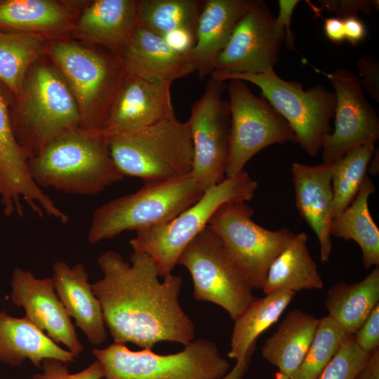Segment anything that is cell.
Segmentation results:
<instances>
[{
    "label": "cell",
    "instance_id": "cell-47",
    "mask_svg": "<svg viewBox=\"0 0 379 379\" xmlns=\"http://www.w3.org/2000/svg\"><path fill=\"white\" fill-rule=\"evenodd\" d=\"M274 379H290L288 376L281 372H277L274 375Z\"/></svg>",
    "mask_w": 379,
    "mask_h": 379
},
{
    "label": "cell",
    "instance_id": "cell-34",
    "mask_svg": "<svg viewBox=\"0 0 379 379\" xmlns=\"http://www.w3.org/2000/svg\"><path fill=\"white\" fill-rule=\"evenodd\" d=\"M348 335L328 315L319 319L309 350L290 379H317Z\"/></svg>",
    "mask_w": 379,
    "mask_h": 379
},
{
    "label": "cell",
    "instance_id": "cell-25",
    "mask_svg": "<svg viewBox=\"0 0 379 379\" xmlns=\"http://www.w3.org/2000/svg\"><path fill=\"white\" fill-rule=\"evenodd\" d=\"M319 321V319L300 310L291 311L265 340L262 357L291 378L309 350Z\"/></svg>",
    "mask_w": 379,
    "mask_h": 379
},
{
    "label": "cell",
    "instance_id": "cell-40",
    "mask_svg": "<svg viewBox=\"0 0 379 379\" xmlns=\"http://www.w3.org/2000/svg\"><path fill=\"white\" fill-rule=\"evenodd\" d=\"M279 13L274 18V25L277 31L285 37L288 48L294 49V34L291 29L292 15L296 6L299 4L298 0H279Z\"/></svg>",
    "mask_w": 379,
    "mask_h": 379
},
{
    "label": "cell",
    "instance_id": "cell-11",
    "mask_svg": "<svg viewBox=\"0 0 379 379\" xmlns=\"http://www.w3.org/2000/svg\"><path fill=\"white\" fill-rule=\"evenodd\" d=\"M177 264L186 267L194 298L223 308L235 320L256 299L220 238L207 225L185 248Z\"/></svg>",
    "mask_w": 379,
    "mask_h": 379
},
{
    "label": "cell",
    "instance_id": "cell-5",
    "mask_svg": "<svg viewBox=\"0 0 379 379\" xmlns=\"http://www.w3.org/2000/svg\"><path fill=\"white\" fill-rule=\"evenodd\" d=\"M258 186L244 170L226 178L171 221L136 232L130 241L133 252L148 255L160 277L171 274L182 251L208 225L215 211L225 203L251 200Z\"/></svg>",
    "mask_w": 379,
    "mask_h": 379
},
{
    "label": "cell",
    "instance_id": "cell-38",
    "mask_svg": "<svg viewBox=\"0 0 379 379\" xmlns=\"http://www.w3.org/2000/svg\"><path fill=\"white\" fill-rule=\"evenodd\" d=\"M352 335L358 347L366 354L379 348V304Z\"/></svg>",
    "mask_w": 379,
    "mask_h": 379
},
{
    "label": "cell",
    "instance_id": "cell-44",
    "mask_svg": "<svg viewBox=\"0 0 379 379\" xmlns=\"http://www.w3.org/2000/svg\"><path fill=\"white\" fill-rule=\"evenodd\" d=\"M354 379H379V348L371 353Z\"/></svg>",
    "mask_w": 379,
    "mask_h": 379
},
{
    "label": "cell",
    "instance_id": "cell-27",
    "mask_svg": "<svg viewBox=\"0 0 379 379\" xmlns=\"http://www.w3.org/2000/svg\"><path fill=\"white\" fill-rule=\"evenodd\" d=\"M375 190L372 180L366 175L354 199L332 219L330 227L331 236L357 243L366 270L379 265V230L370 213L368 203Z\"/></svg>",
    "mask_w": 379,
    "mask_h": 379
},
{
    "label": "cell",
    "instance_id": "cell-18",
    "mask_svg": "<svg viewBox=\"0 0 379 379\" xmlns=\"http://www.w3.org/2000/svg\"><path fill=\"white\" fill-rule=\"evenodd\" d=\"M171 84L126 74L109 110L100 134H116L175 118Z\"/></svg>",
    "mask_w": 379,
    "mask_h": 379
},
{
    "label": "cell",
    "instance_id": "cell-7",
    "mask_svg": "<svg viewBox=\"0 0 379 379\" xmlns=\"http://www.w3.org/2000/svg\"><path fill=\"white\" fill-rule=\"evenodd\" d=\"M51 53L79 107L82 129L100 133L112 103L127 73L120 56L106 55L72 42L60 41Z\"/></svg>",
    "mask_w": 379,
    "mask_h": 379
},
{
    "label": "cell",
    "instance_id": "cell-31",
    "mask_svg": "<svg viewBox=\"0 0 379 379\" xmlns=\"http://www.w3.org/2000/svg\"><path fill=\"white\" fill-rule=\"evenodd\" d=\"M204 4L203 0L138 1L139 26L160 36L178 29L196 32Z\"/></svg>",
    "mask_w": 379,
    "mask_h": 379
},
{
    "label": "cell",
    "instance_id": "cell-46",
    "mask_svg": "<svg viewBox=\"0 0 379 379\" xmlns=\"http://www.w3.org/2000/svg\"><path fill=\"white\" fill-rule=\"evenodd\" d=\"M373 157L371 158V160L368 164L369 171L373 175H376L378 173V149H375L373 153Z\"/></svg>",
    "mask_w": 379,
    "mask_h": 379
},
{
    "label": "cell",
    "instance_id": "cell-29",
    "mask_svg": "<svg viewBox=\"0 0 379 379\" xmlns=\"http://www.w3.org/2000/svg\"><path fill=\"white\" fill-rule=\"evenodd\" d=\"M295 294L281 291L256 298L234 320L228 357L237 361L252 357L257 338L279 319Z\"/></svg>",
    "mask_w": 379,
    "mask_h": 379
},
{
    "label": "cell",
    "instance_id": "cell-26",
    "mask_svg": "<svg viewBox=\"0 0 379 379\" xmlns=\"http://www.w3.org/2000/svg\"><path fill=\"white\" fill-rule=\"evenodd\" d=\"M308 237L305 232L295 234L293 239L269 267L262 288L267 295L289 291L321 289L322 278L317 265L307 246Z\"/></svg>",
    "mask_w": 379,
    "mask_h": 379
},
{
    "label": "cell",
    "instance_id": "cell-42",
    "mask_svg": "<svg viewBox=\"0 0 379 379\" xmlns=\"http://www.w3.org/2000/svg\"><path fill=\"white\" fill-rule=\"evenodd\" d=\"M343 20L345 39L356 46L365 38L366 26L357 17H349Z\"/></svg>",
    "mask_w": 379,
    "mask_h": 379
},
{
    "label": "cell",
    "instance_id": "cell-45",
    "mask_svg": "<svg viewBox=\"0 0 379 379\" xmlns=\"http://www.w3.org/2000/svg\"><path fill=\"white\" fill-rule=\"evenodd\" d=\"M252 357L243 361H237L234 366L220 379H242L249 366Z\"/></svg>",
    "mask_w": 379,
    "mask_h": 379
},
{
    "label": "cell",
    "instance_id": "cell-12",
    "mask_svg": "<svg viewBox=\"0 0 379 379\" xmlns=\"http://www.w3.org/2000/svg\"><path fill=\"white\" fill-rule=\"evenodd\" d=\"M227 84L231 128L226 178L237 175L258 152L274 144L297 142L286 120L264 97H258L246 81Z\"/></svg>",
    "mask_w": 379,
    "mask_h": 379
},
{
    "label": "cell",
    "instance_id": "cell-36",
    "mask_svg": "<svg viewBox=\"0 0 379 379\" xmlns=\"http://www.w3.org/2000/svg\"><path fill=\"white\" fill-rule=\"evenodd\" d=\"M42 373H34L30 379H102L104 368L98 360L94 361L84 370L71 373L67 364L55 359H46L41 363Z\"/></svg>",
    "mask_w": 379,
    "mask_h": 379
},
{
    "label": "cell",
    "instance_id": "cell-19",
    "mask_svg": "<svg viewBox=\"0 0 379 379\" xmlns=\"http://www.w3.org/2000/svg\"><path fill=\"white\" fill-rule=\"evenodd\" d=\"M291 174L296 207L318 238L321 261L327 262L332 251L333 163L306 165L293 162Z\"/></svg>",
    "mask_w": 379,
    "mask_h": 379
},
{
    "label": "cell",
    "instance_id": "cell-24",
    "mask_svg": "<svg viewBox=\"0 0 379 379\" xmlns=\"http://www.w3.org/2000/svg\"><path fill=\"white\" fill-rule=\"evenodd\" d=\"M138 27V1L97 0L84 9L77 30L119 54Z\"/></svg>",
    "mask_w": 379,
    "mask_h": 379
},
{
    "label": "cell",
    "instance_id": "cell-20",
    "mask_svg": "<svg viewBox=\"0 0 379 379\" xmlns=\"http://www.w3.org/2000/svg\"><path fill=\"white\" fill-rule=\"evenodd\" d=\"M128 74L172 84L194 72L185 54L173 51L162 36L138 27L118 54Z\"/></svg>",
    "mask_w": 379,
    "mask_h": 379
},
{
    "label": "cell",
    "instance_id": "cell-43",
    "mask_svg": "<svg viewBox=\"0 0 379 379\" xmlns=\"http://www.w3.org/2000/svg\"><path fill=\"white\" fill-rule=\"evenodd\" d=\"M324 29L326 36L335 44H340L345 39L343 19L337 17L325 18Z\"/></svg>",
    "mask_w": 379,
    "mask_h": 379
},
{
    "label": "cell",
    "instance_id": "cell-32",
    "mask_svg": "<svg viewBox=\"0 0 379 379\" xmlns=\"http://www.w3.org/2000/svg\"><path fill=\"white\" fill-rule=\"evenodd\" d=\"M44 41L34 33L0 32V81L21 96L27 69L42 53Z\"/></svg>",
    "mask_w": 379,
    "mask_h": 379
},
{
    "label": "cell",
    "instance_id": "cell-9",
    "mask_svg": "<svg viewBox=\"0 0 379 379\" xmlns=\"http://www.w3.org/2000/svg\"><path fill=\"white\" fill-rule=\"evenodd\" d=\"M249 81L262 91L270 105L286 120L297 142L305 152L315 157L322 148L326 135L331 133L336 99L334 92L323 85L305 90L296 81H286L272 71L265 74H237L230 79Z\"/></svg>",
    "mask_w": 379,
    "mask_h": 379
},
{
    "label": "cell",
    "instance_id": "cell-21",
    "mask_svg": "<svg viewBox=\"0 0 379 379\" xmlns=\"http://www.w3.org/2000/svg\"><path fill=\"white\" fill-rule=\"evenodd\" d=\"M251 0H206L196 28V43L185 55L200 79L211 75L220 53Z\"/></svg>",
    "mask_w": 379,
    "mask_h": 379
},
{
    "label": "cell",
    "instance_id": "cell-17",
    "mask_svg": "<svg viewBox=\"0 0 379 379\" xmlns=\"http://www.w3.org/2000/svg\"><path fill=\"white\" fill-rule=\"evenodd\" d=\"M11 298L22 307L25 317L55 343L79 355L84 347L70 317L59 299L52 278H36L28 270L15 268L11 279Z\"/></svg>",
    "mask_w": 379,
    "mask_h": 379
},
{
    "label": "cell",
    "instance_id": "cell-22",
    "mask_svg": "<svg viewBox=\"0 0 379 379\" xmlns=\"http://www.w3.org/2000/svg\"><path fill=\"white\" fill-rule=\"evenodd\" d=\"M55 292L67 314L75 320L76 326L95 345L107 338V332L101 305L94 294L88 275L82 263L69 267L65 261L52 265Z\"/></svg>",
    "mask_w": 379,
    "mask_h": 379
},
{
    "label": "cell",
    "instance_id": "cell-41",
    "mask_svg": "<svg viewBox=\"0 0 379 379\" xmlns=\"http://www.w3.org/2000/svg\"><path fill=\"white\" fill-rule=\"evenodd\" d=\"M162 37L173 51L180 54L188 53L196 43L195 32L187 29L171 31Z\"/></svg>",
    "mask_w": 379,
    "mask_h": 379
},
{
    "label": "cell",
    "instance_id": "cell-6",
    "mask_svg": "<svg viewBox=\"0 0 379 379\" xmlns=\"http://www.w3.org/2000/svg\"><path fill=\"white\" fill-rule=\"evenodd\" d=\"M92 353L103 366L104 379H220L230 369L216 345L205 339L168 354L152 349L133 351L118 342Z\"/></svg>",
    "mask_w": 379,
    "mask_h": 379
},
{
    "label": "cell",
    "instance_id": "cell-13",
    "mask_svg": "<svg viewBox=\"0 0 379 379\" xmlns=\"http://www.w3.org/2000/svg\"><path fill=\"white\" fill-rule=\"evenodd\" d=\"M224 81L210 77L187 121L193 145L191 175L205 192L226 178L231 128L230 104L222 98Z\"/></svg>",
    "mask_w": 379,
    "mask_h": 379
},
{
    "label": "cell",
    "instance_id": "cell-37",
    "mask_svg": "<svg viewBox=\"0 0 379 379\" xmlns=\"http://www.w3.org/2000/svg\"><path fill=\"white\" fill-rule=\"evenodd\" d=\"M321 10L333 13L337 18L345 19L357 17L359 13L370 15L378 10V0H320Z\"/></svg>",
    "mask_w": 379,
    "mask_h": 379
},
{
    "label": "cell",
    "instance_id": "cell-8",
    "mask_svg": "<svg viewBox=\"0 0 379 379\" xmlns=\"http://www.w3.org/2000/svg\"><path fill=\"white\" fill-rule=\"evenodd\" d=\"M253 214L246 202L225 203L213 213L208 226L250 286L262 289L269 267L295 234L287 227H262L253 220Z\"/></svg>",
    "mask_w": 379,
    "mask_h": 379
},
{
    "label": "cell",
    "instance_id": "cell-30",
    "mask_svg": "<svg viewBox=\"0 0 379 379\" xmlns=\"http://www.w3.org/2000/svg\"><path fill=\"white\" fill-rule=\"evenodd\" d=\"M69 13L60 4L51 0L0 1V26L32 32L54 31L65 27Z\"/></svg>",
    "mask_w": 379,
    "mask_h": 379
},
{
    "label": "cell",
    "instance_id": "cell-15",
    "mask_svg": "<svg viewBox=\"0 0 379 379\" xmlns=\"http://www.w3.org/2000/svg\"><path fill=\"white\" fill-rule=\"evenodd\" d=\"M333 85L336 99L335 129L325 136L323 163H333L362 145L379 138V119L366 99L359 77L340 68L324 73Z\"/></svg>",
    "mask_w": 379,
    "mask_h": 379
},
{
    "label": "cell",
    "instance_id": "cell-16",
    "mask_svg": "<svg viewBox=\"0 0 379 379\" xmlns=\"http://www.w3.org/2000/svg\"><path fill=\"white\" fill-rule=\"evenodd\" d=\"M28 157L16 139L5 100L0 93V200L4 213L23 215L22 201L38 216L65 223L68 215L33 180Z\"/></svg>",
    "mask_w": 379,
    "mask_h": 379
},
{
    "label": "cell",
    "instance_id": "cell-23",
    "mask_svg": "<svg viewBox=\"0 0 379 379\" xmlns=\"http://www.w3.org/2000/svg\"><path fill=\"white\" fill-rule=\"evenodd\" d=\"M78 355L61 348L25 317H11L0 311V361L11 366H21L25 360L41 368L46 359L74 362Z\"/></svg>",
    "mask_w": 379,
    "mask_h": 379
},
{
    "label": "cell",
    "instance_id": "cell-39",
    "mask_svg": "<svg viewBox=\"0 0 379 379\" xmlns=\"http://www.w3.org/2000/svg\"><path fill=\"white\" fill-rule=\"evenodd\" d=\"M360 83L366 92L379 103V62L371 55L361 57L357 62Z\"/></svg>",
    "mask_w": 379,
    "mask_h": 379
},
{
    "label": "cell",
    "instance_id": "cell-35",
    "mask_svg": "<svg viewBox=\"0 0 379 379\" xmlns=\"http://www.w3.org/2000/svg\"><path fill=\"white\" fill-rule=\"evenodd\" d=\"M369 354L358 347L352 335H348L317 379H354Z\"/></svg>",
    "mask_w": 379,
    "mask_h": 379
},
{
    "label": "cell",
    "instance_id": "cell-10",
    "mask_svg": "<svg viewBox=\"0 0 379 379\" xmlns=\"http://www.w3.org/2000/svg\"><path fill=\"white\" fill-rule=\"evenodd\" d=\"M24 149L28 159L57 137L79 128L81 116L69 85L46 65L34 68L24 84L21 96ZM29 161V160H28Z\"/></svg>",
    "mask_w": 379,
    "mask_h": 379
},
{
    "label": "cell",
    "instance_id": "cell-2",
    "mask_svg": "<svg viewBox=\"0 0 379 379\" xmlns=\"http://www.w3.org/2000/svg\"><path fill=\"white\" fill-rule=\"evenodd\" d=\"M28 168L41 189L77 195H96L124 177L112 159L107 140L81 128L47 143L28 161Z\"/></svg>",
    "mask_w": 379,
    "mask_h": 379
},
{
    "label": "cell",
    "instance_id": "cell-28",
    "mask_svg": "<svg viewBox=\"0 0 379 379\" xmlns=\"http://www.w3.org/2000/svg\"><path fill=\"white\" fill-rule=\"evenodd\" d=\"M379 304V267L361 281L338 282L327 292L324 305L332 318L349 335H353Z\"/></svg>",
    "mask_w": 379,
    "mask_h": 379
},
{
    "label": "cell",
    "instance_id": "cell-14",
    "mask_svg": "<svg viewBox=\"0 0 379 379\" xmlns=\"http://www.w3.org/2000/svg\"><path fill=\"white\" fill-rule=\"evenodd\" d=\"M275 16L262 0H251L217 58L211 77L224 81L237 74L274 71L285 37L274 25Z\"/></svg>",
    "mask_w": 379,
    "mask_h": 379
},
{
    "label": "cell",
    "instance_id": "cell-33",
    "mask_svg": "<svg viewBox=\"0 0 379 379\" xmlns=\"http://www.w3.org/2000/svg\"><path fill=\"white\" fill-rule=\"evenodd\" d=\"M375 149V143L366 144L333 162L332 219L341 213L356 197Z\"/></svg>",
    "mask_w": 379,
    "mask_h": 379
},
{
    "label": "cell",
    "instance_id": "cell-1",
    "mask_svg": "<svg viewBox=\"0 0 379 379\" xmlns=\"http://www.w3.org/2000/svg\"><path fill=\"white\" fill-rule=\"evenodd\" d=\"M130 262L116 251L103 253L98 259L103 277L92 284L114 342L142 349L164 341L192 342L195 326L179 302L181 277L171 273L161 281L145 253L133 252Z\"/></svg>",
    "mask_w": 379,
    "mask_h": 379
},
{
    "label": "cell",
    "instance_id": "cell-4",
    "mask_svg": "<svg viewBox=\"0 0 379 379\" xmlns=\"http://www.w3.org/2000/svg\"><path fill=\"white\" fill-rule=\"evenodd\" d=\"M204 192L191 173L145 183L137 192L111 200L95 211L88 241L95 244L126 231L165 224L192 206Z\"/></svg>",
    "mask_w": 379,
    "mask_h": 379
},
{
    "label": "cell",
    "instance_id": "cell-3",
    "mask_svg": "<svg viewBox=\"0 0 379 379\" xmlns=\"http://www.w3.org/2000/svg\"><path fill=\"white\" fill-rule=\"evenodd\" d=\"M106 140L112 159L124 176L148 183L191 173L193 145L187 121L165 120Z\"/></svg>",
    "mask_w": 379,
    "mask_h": 379
}]
</instances>
